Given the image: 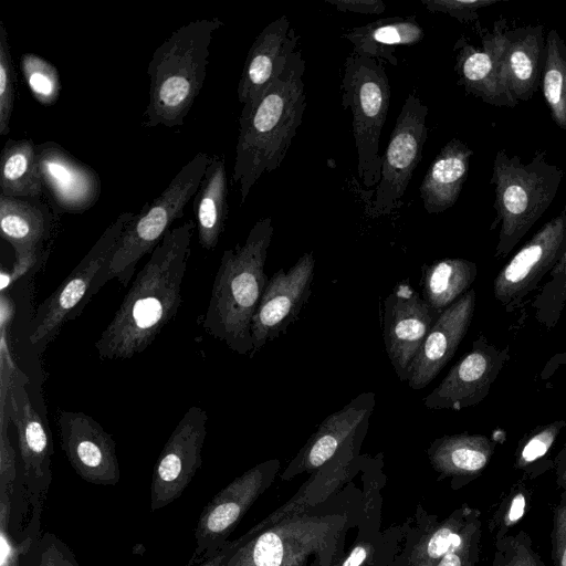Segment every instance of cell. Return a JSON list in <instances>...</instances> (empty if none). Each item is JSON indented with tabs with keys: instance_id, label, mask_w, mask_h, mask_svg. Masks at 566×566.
I'll return each instance as SVG.
<instances>
[{
	"instance_id": "19",
	"label": "cell",
	"mask_w": 566,
	"mask_h": 566,
	"mask_svg": "<svg viewBox=\"0 0 566 566\" xmlns=\"http://www.w3.org/2000/svg\"><path fill=\"white\" fill-rule=\"evenodd\" d=\"M61 447L84 481L115 485L120 478L113 437L93 417L82 411L61 410L56 418Z\"/></svg>"
},
{
	"instance_id": "1",
	"label": "cell",
	"mask_w": 566,
	"mask_h": 566,
	"mask_svg": "<svg viewBox=\"0 0 566 566\" xmlns=\"http://www.w3.org/2000/svg\"><path fill=\"white\" fill-rule=\"evenodd\" d=\"M195 229L193 220L170 229L150 253L95 342L101 359L123 360L143 353L176 316Z\"/></svg>"
},
{
	"instance_id": "23",
	"label": "cell",
	"mask_w": 566,
	"mask_h": 566,
	"mask_svg": "<svg viewBox=\"0 0 566 566\" xmlns=\"http://www.w3.org/2000/svg\"><path fill=\"white\" fill-rule=\"evenodd\" d=\"M475 308V291L470 289L434 321L426 339L410 363L408 386L426 388L455 354L468 333Z\"/></svg>"
},
{
	"instance_id": "44",
	"label": "cell",
	"mask_w": 566,
	"mask_h": 566,
	"mask_svg": "<svg viewBox=\"0 0 566 566\" xmlns=\"http://www.w3.org/2000/svg\"><path fill=\"white\" fill-rule=\"evenodd\" d=\"M39 566H80L75 560L70 548L60 542L56 537L51 535L43 547Z\"/></svg>"
},
{
	"instance_id": "37",
	"label": "cell",
	"mask_w": 566,
	"mask_h": 566,
	"mask_svg": "<svg viewBox=\"0 0 566 566\" xmlns=\"http://www.w3.org/2000/svg\"><path fill=\"white\" fill-rule=\"evenodd\" d=\"M532 490L522 479L515 482L497 502L492 513L489 530L494 541L509 535V532L524 517L531 507Z\"/></svg>"
},
{
	"instance_id": "35",
	"label": "cell",
	"mask_w": 566,
	"mask_h": 566,
	"mask_svg": "<svg viewBox=\"0 0 566 566\" xmlns=\"http://www.w3.org/2000/svg\"><path fill=\"white\" fill-rule=\"evenodd\" d=\"M566 304V247L549 273V280L532 303L536 321L547 328L557 325Z\"/></svg>"
},
{
	"instance_id": "33",
	"label": "cell",
	"mask_w": 566,
	"mask_h": 566,
	"mask_svg": "<svg viewBox=\"0 0 566 566\" xmlns=\"http://www.w3.org/2000/svg\"><path fill=\"white\" fill-rule=\"evenodd\" d=\"M541 86L552 119L566 130V43L556 29L546 35Z\"/></svg>"
},
{
	"instance_id": "47",
	"label": "cell",
	"mask_w": 566,
	"mask_h": 566,
	"mask_svg": "<svg viewBox=\"0 0 566 566\" xmlns=\"http://www.w3.org/2000/svg\"><path fill=\"white\" fill-rule=\"evenodd\" d=\"M374 544L368 539L357 541L338 566H371L375 553Z\"/></svg>"
},
{
	"instance_id": "9",
	"label": "cell",
	"mask_w": 566,
	"mask_h": 566,
	"mask_svg": "<svg viewBox=\"0 0 566 566\" xmlns=\"http://www.w3.org/2000/svg\"><path fill=\"white\" fill-rule=\"evenodd\" d=\"M135 213H120L101 234L94 245L65 280L36 308L29 343L41 353L60 333L63 325L76 317L92 297L97 277L107 268L115 248Z\"/></svg>"
},
{
	"instance_id": "41",
	"label": "cell",
	"mask_w": 566,
	"mask_h": 566,
	"mask_svg": "<svg viewBox=\"0 0 566 566\" xmlns=\"http://www.w3.org/2000/svg\"><path fill=\"white\" fill-rule=\"evenodd\" d=\"M497 2V0H421L429 12L448 14L461 23L476 21L480 10Z\"/></svg>"
},
{
	"instance_id": "26",
	"label": "cell",
	"mask_w": 566,
	"mask_h": 566,
	"mask_svg": "<svg viewBox=\"0 0 566 566\" xmlns=\"http://www.w3.org/2000/svg\"><path fill=\"white\" fill-rule=\"evenodd\" d=\"M495 452V443L484 434L468 432L436 438L427 454L441 479L449 478L461 488L482 474Z\"/></svg>"
},
{
	"instance_id": "48",
	"label": "cell",
	"mask_w": 566,
	"mask_h": 566,
	"mask_svg": "<svg viewBox=\"0 0 566 566\" xmlns=\"http://www.w3.org/2000/svg\"><path fill=\"white\" fill-rule=\"evenodd\" d=\"M248 539L247 534L234 541H229L217 554L198 566H224L233 553Z\"/></svg>"
},
{
	"instance_id": "12",
	"label": "cell",
	"mask_w": 566,
	"mask_h": 566,
	"mask_svg": "<svg viewBox=\"0 0 566 566\" xmlns=\"http://www.w3.org/2000/svg\"><path fill=\"white\" fill-rule=\"evenodd\" d=\"M566 247V202L502 268L493 282V295L506 313L515 311L551 273Z\"/></svg>"
},
{
	"instance_id": "34",
	"label": "cell",
	"mask_w": 566,
	"mask_h": 566,
	"mask_svg": "<svg viewBox=\"0 0 566 566\" xmlns=\"http://www.w3.org/2000/svg\"><path fill=\"white\" fill-rule=\"evenodd\" d=\"M565 427L566 420H554L535 427L520 439L513 465L522 473V479L533 480L554 469L555 462L551 459V452Z\"/></svg>"
},
{
	"instance_id": "25",
	"label": "cell",
	"mask_w": 566,
	"mask_h": 566,
	"mask_svg": "<svg viewBox=\"0 0 566 566\" xmlns=\"http://www.w3.org/2000/svg\"><path fill=\"white\" fill-rule=\"evenodd\" d=\"M544 27L524 25L502 31L500 52L501 73L511 95L517 101H528L541 84L545 59Z\"/></svg>"
},
{
	"instance_id": "17",
	"label": "cell",
	"mask_w": 566,
	"mask_h": 566,
	"mask_svg": "<svg viewBox=\"0 0 566 566\" xmlns=\"http://www.w3.org/2000/svg\"><path fill=\"white\" fill-rule=\"evenodd\" d=\"M438 315L407 282L398 283L384 300L385 350L399 380H408L410 363Z\"/></svg>"
},
{
	"instance_id": "28",
	"label": "cell",
	"mask_w": 566,
	"mask_h": 566,
	"mask_svg": "<svg viewBox=\"0 0 566 566\" xmlns=\"http://www.w3.org/2000/svg\"><path fill=\"white\" fill-rule=\"evenodd\" d=\"M481 536V512L462 505L443 521L430 524L411 546L408 566H434L448 553Z\"/></svg>"
},
{
	"instance_id": "30",
	"label": "cell",
	"mask_w": 566,
	"mask_h": 566,
	"mask_svg": "<svg viewBox=\"0 0 566 566\" xmlns=\"http://www.w3.org/2000/svg\"><path fill=\"white\" fill-rule=\"evenodd\" d=\"M227 196L224 158L212 155L193 200L198 241L208 251L217 247L224 230L228 214Z\"/></svg>"
},
{
	"instance_id": "31",
	"label": "cell",
	"mask_w": 566,
	"mask_h": 566,
	"mask_svg": "<svg viewBox=\"0 0 566 566\" xmlns=\"http://www.w3.org/2000/svg\"><path fill=\"white\" fill-rule=\"evenodd\" d=\"M476 275V263L461 258L426 263L421 268V296L439 316L470 290Z\"/></svg>"
},
{
	"instance_id": "7",
	"label": "cell",
	"mask_w": 566,
	"mask_h": 566,
	"mask_svg": "<svg viewBox=\"0 0 566 566\" xmlns=\"http://www.w3.org/2000/svg\"><path fill=\"white\" fill-rule=\"evenodd\" d=\"M209 159L208 154L199 151L182 166L156 199L135 213L107 268L97 277L92 296L112 279H116L124 287L129 284L140 259L151 253L170 230V226L184 216L185 207L200 186Z\"/></svg>"
},
{
	"instance_id": "27",
	"label": "cell",
	"mask_w": 566,
	"mask_h": 566,
	"mask_svg": "<svg viewBox=\"0 0 566 566\" xmlns=\"http://www.w3.org/2000/svg\"><path fill=\"white\" fill-rule=\"evenodd\" d=\"M473 150L462 140L452 138L436 156L419 187L428 213H440L458 201L469 172Z\"/></svg>"
},
{
	"instance_id": "11",
	"label": "cell",
	"mask_w": 566,
	"mask_h": 566,
	"mask_svg": "<svg viewBox=\"0 0 566 566\" xmlns=\"http://www.w3.org/2000/svg\"><path fill=\"white\" fill-rule=\"evenodd\" d=\"M281 463L261 462L218 492L202 510L196 528V545L187 566H198L217 554L254 502L270 488Z\"/></svg>"
},
{
	"instance_id": "3",
	"label": "cell",
	"mask_w": 566,
	"mask_h": 566,
	"mask_svg": "<svg viewBox=\"0 0 566 566\" xmlns=\"http://www.w3.org/2000/svg\"><path fill=\"white\" fill-rule=\"evenodd\" d=\"M272 218L258 220L242 244L223 251L200 324L213 338L239 354L253 350L252 318L269 277L264 273L273 237Z\"/></svg>"
},
{
	"instance_id": "29",
	"label": "cell",
	"mask_w": 566,
	"mask_h": 566,
	"mask_svg": "<svg viewBox=\"0 0 566 566\" xmlns=\"http://www.w3.org/2000/svg\"><path fill=\"white\" fill-rule=\"evenodd\" d=\"M340 36L353 44L352 54L396 66V49L419 43L424 32L415 15H397L355 27Z\"/></svg>"
},
{
	"instance_id": "4",
	"label": "cell",
	"mask_w": 566,
	"mask_h": 566,
	"mask_svg": "<svg viewBox=\"0 0 566 566\" xmlns=\"http://www.w3.org/2000/svg\"><path fill=\"white\" fill-rule=\"evenodd\" d=\"M222 25L218 18L191 21L155 50L147 67L146 127L184 125L205 83L213 33Z\"/></svg>"
},
{
	"instance_id": "46",
	"label": "cell",
	"mask_w": 566,
	"mask_h": 566,
	"mask_svg": "<svg viewBox=\"0 0 566 566\" xmlns=\"http://www.w3.org/2000/svg\"><path fill=\"white\" fill-rule=\"evenodd\" d=\"M342 12L360 14H380L386 11V4L380 0H325Z\"/></svg>"
},
{
	"instance_id": "40",
	"label": "cell",
	"mask_w": 566,
	"mask_h": 566,
	"mask_svg": "<svg viewBox=\"0 0 566 566\" xmlns=\"http://www.w3.org/2000/svg\"><path fill=\"white\" fill-rule=\"evenodd\" d=\"M12 492L0 489V566H19L20 556L30 548L32 538L15 543L10 534Z\"/></svg>"
},
{
	"instance_id": "18",
	"label": "cell",
	"mask_w": 566,
	"mask_h": 566,
	"mask_svg": "<svg viewBox=\"0 0 566 566\" xmlns=\"http://www.w3.org/2000/svg\"><path fill=\"white\" fill-rule=\"evenodd\" d=\"M376 395L363 392L342 409L327 416L281 474L283 481L301 473H313L339 452L357 441H364Z\"/></svg>"
},
{
	"instance_id": "8",
	"label": "cell",
	"mask_w": 566,
	"mask_h": 566,
	"mask_svg": "<svg viewBox=\"0 0 566 566\" xmlns=\"http://www.w3.org/2000/svg\"><path fill=\"white\" fill-rule=\"evenodd\" d=\"M340 90L342 106L352 114L358 177L369 189L381 178L379 139L390 99L385 64L350 53L344 62Z\"/></svg>"
},
{
	"instance_id": "13",
	"label": "cell",
	"mask_w": 566,
	"mask_h": 566,
	"mask_svg": "<svg viewBox=\"0 0 566 566\" xmlns=\"http://www.w3.org/2000/svg\"><path fill=\"white\" fill-rule=\"evenodd\" d=\"M207 412L190 407L166 441L153 470L150 509L156 511L180 497L202 464Z\"/></svg>"
},
{
	"instance_id": "51",
	"label": "cell",
	"mask_w": 566,
	"mask_h": 566,
	"mask_svg": "<svg viewBox=\"0 0 566 566\" xmlns=\"http://www.w3.org/2000/svg\"><path fill=\"white\" fill-rule=\"evenodd\" d=\"M339 562H340V560H338L337 563H335V564H334V565H332V566H338V565H339Z\"/></svg>"
},
{
	"instance_id": "16",
	"label": "cell",
	"mask_w": 566,
	"mask_h": 566,
	"mask_svg": "<svg viewBox=\"0 0 566 566\" xmlns=\"http://www.w3.org/2000/svg\"><path fill=\"white\" fill-rule=\"evenodd\" d=\"M509 347L491 345L481 334L448 371L441 382L423 399L430 410H462L480 403L490 392L505 363Z\"/></svg>"
},
{
	"instance_id": "10",
	"label": "cell",
	"mask_w": 566,
	"mask_h": 566,
	"mask_svg": "<svg viewBox=\"0 0 566 566\" xmlns=\"http://www.w3.org/2000/svg\"><path fill=\"white\" fill-rule=\"evenodd\" d=\"M429 108L415 93L408 94L382 156L381 178L368 209L373 218L388 216L401 206V199L422 158L428 137Z\"/></svg>"
},
{
	"instance_id": "42",
	"label": "cell",
	"mask_w": 566,
	"mask_h": 566,
	"mask_svg": "<svg viewBox=\"0 0 566 566\" xmlns=\"http://www.w3.org/2000/svg\"><path fill=\"white\" fill-rule=\"evenodd\" d=\"M9 415L6 407H1L0 426V489L13 492L17 479L15 452L8 434Z\"/></svg>"
},
{
	"instance_id": "22",
	"label": "cell",
	"mask_w": 566,
	"mask_h": 566,
	"mask_svg": "<svg viewBox=\"0 0 566 566\" xmlns=\"http://www.w3.org/2000/svg\"><path fill=\"white\" fill-rule=\"evenodd\" d=\"M43 187L63 212L82 213L93 207L101 195L97 172L54 142L36 144Z\"/></svg>"
},
{
	"instance_id": "49",
	"label": "cell",
	"mask_w": 566,
	"mask_h": 566,
	"mask_svg": "<svg viewBox=\"0 0 566 566\" xmlns=\"http://www.w3.org/2000/svg\"><path fill=\"white\" fill-rule=\"evenodd\" d=\"M554 462L556 483L558 488L562 490L560 499H566V443L563 446V448L555 457Z\"/></svg>"
},
{
	"instance_id": "21",
	"label": "cell",
	"mask_w": 566,
	"mask_h": 566,
	"mask_svg": "<svg viewBox=\"0 0 566 566\" xmlns=\"http://www.w3.org/2000/svg\"><path fill=\"white\" fill-rule=\"evenodd\" d=\"M53 217L40 199L13 198L0 193V232L14 251L12 271L1 274V291L31 270L50 238Z\"/></svg>"
},
{
	"instance_id": "32",
	"label": "cell",
	"mask_w": 566,
	"mask_h": 566,
	"mask_svg": "<svg viewBox=\"0 0 566 566\" xmlns=\"http://www.w3.org/2000/svg\"><path fill=\"white\" fill-rule=\"evenodd\" d=\"M36 144L31 139H8L0 157V193L40 199L43 193Z\"/></svg>"
},
{
	"instance_id": "14",
	"label": "cell",
	"mask_w": 566,
	"mask_h": 566,
	"mask_svg": "<svg viewBox=\"0 0 566 566\" xmlns=\"http://www.w3.org/2000/svg\"><path fill=\"white\" fill-rule=\"evenodd\" d=\"M315 263L314 253L305 252L290 269H280L269 277L252 318L253 350L250 357L266 343L284 335L298 318L312 292Z\"/></svg>"
},
{
	"instance_id": "39",
	"label": "cell",
	"mask_w": 566,
	"mask_h": 566,
	"mask_svg": "<svg viewBox=\"0 0 566 566\" xmlns=\"http://www.w3.org/2000/svg\"><path fill=\"white\" fill-rule=\"evenodd\" d=\"M15 72L7 29L0 21V135H8L15 97Z\"/></svg>"
},
{
	"instance_id": "43",
	"label": "cell",
	"mask_w": 566,
	"mask_h": 566,
	"mask_svg": "<svg viewBox=\"0 0 566 566\" xmlns=\"http://www.w3.org/2000/svg\"><path fill=\"white\" fill-rule=\"evenodd\" d=\"M551 539L554 566H566V499L554 511Z\"/></svg>"
},
{
	"instance_id": "5",
	"label": "cell",
	"mask_w": 566,
	"mask_h": 566,
	"mask_svg": "<svg viewBox=\"0 0 566 566\" xmlns=\"http://www.w3.org/2000/svg\"><path fill=\"white\" fill-rule=\"evenodd\" d=\"M563 170L537 150L527 163L500 149L493 160L491 184L494 188L495 219L500 226L496 258L506 256L545 213L559 189Z\"/></svg>"
},
{
	"instance_id": "2",
	"label": "cell",
	"mask_w": 566,
	"mask_h": 566,
	"mask_svg": "<svg viewBox=\"0 0 566 566\" xmlns=\"http://www.w3.org/2000/svg\"><path fill=\"white\" fill-rule=\"evenodd\" d=\"M305 67L297 49L265 94L251 107H242L232 172L241 205L263 174L280 168L302 124L306 108Z\"/></svg>"
},
{
	"instance_id": "38",
	"label": "cell",
	"mask_w": 566,
	"mask_h": 566,
	"mask_svg": "<svg viewBox=\"0 0 566 566\" xmlns=\"http://www.w3.org/2000/svg\"><path fill=\"white\" fill-rule=\"evenodd\" d=\"M491 566H545L525 531L494 541Z\"/></svg>"
},
{
	"instance_id": "50",
	"label": "cell",
	"mask_w": 566,
	"mask_h": 566,
	"mask_svg": "<svg viewBox=\"0 0 566 566\" xmlns=\"http://www.w3.org/2000/svg\"><path fill=\"white\" fill-rule=\"evenodd\" d=\"M562 366H566V350L553 355L539 373L542 380L549 379Z\"/></svg>"
},
{
	"instance_id": "45",
	"label": "cell",
	"mask_w": 566,
	"mask_h": 566,
	"mask_svg": "<svg viewBox=\"0 0 566 566\" xmlns=\"http://www.w3.org/2000/svg\"><path fill=\"white\" fill-rule=\"evenodd\" d=\"M481 551V538L444 555L434 566H476Z\"/></svg>"
},
{
	"instance_id": "15",
	"label": "cell",
	"mask_w": 566,
	"mask_h": 566,
	"mask_svg": "<svg viewBox=\"0 0 566 566\" xmlns=\"http://www.w3.org/2000/svg\"><path fill=\"white\" fill-rule=\"evenodd\" d=\"M25 376L18 369L8 395V415L19 439L23 479L33 506L32 525H39L42 502L52 481L50 437L25 389Z\"/></svg>"
},
{
	"instance_id": "20",
	"label": "cell",
	"mask_w": 566,
	"mask_h": 566,
	"mask_svg": "<svg viewBox=\"0 0 566 566\" xmlns=\"http://www.w3.org/2000/svg\"><path fill=\"white\" fill-rule=\"evenodd\" d=\"M506 19L494 22L492 31L481 30V48L460 36L453 46L458 84L482 102L497 107H515L501 73L500 52Z\"/></svg>"
},
{
	"instance_id": "36",
	"label": "cell",
	"mask_w": 566,
	"mask_h": 566,
	"mask_svg": "<svg viewBox=\"0 0 566 566\" xmlns=\"http://www.w3.org/2000/svg\"><path fill=\"white\" fill-rule=\"evenodd\" d=\"M23 78L32 96L42 105H53L61 94L57 69L34 53H24L20 59Z\"/></svg>"
},
{
	"instance_id": "24",
	"label": "cell",
	"mask_w": 566,
	"mask_h": 566,
	"mask_svg": "<svg viewBox=\"0 0 566 566\" xmlns=\"http://www.w3.org/2000/svg\"><path fill=\"white\" fill-rule=\"evenodd\" d=\"M300 36L286 15L270 22L253 41L238 84L242 107L254 105L284 70L297 50Z\"/></svg>"
},
{
	"instance_id": "6",
	"label": "cell",
	"mask_w": 566,
	"mask_h": 566,
	"mask_svg": "<svg viewBox=\"0 0 566 566\" xmlns=\"http://www.w3.org/2000/svg\"><path fill=\"white\" fill-rule=\"evenodd\" d=\"M348 515L340 512L286 517L248 539L224 566H332L343 558Z\"/></svg>"
}]
</instances>
